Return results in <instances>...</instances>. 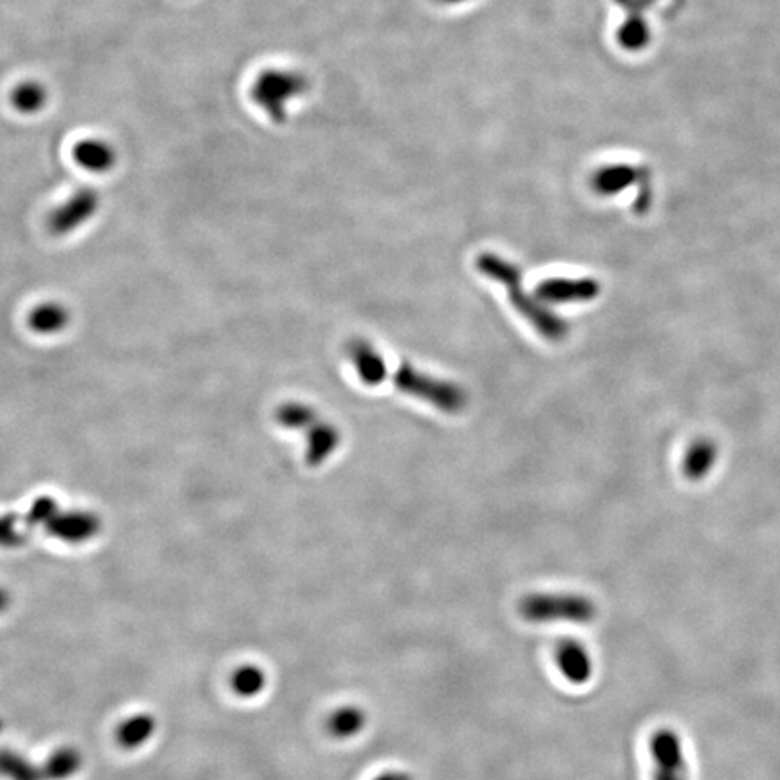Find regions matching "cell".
<instances>
[{
	"instance_id": "cell-1",
	"label": "cell",
	"mask_w": 780,
	"mask_h": 780,
	"mask_svg": "<svg viewBox=\"0 0 780 780\" xmlns=\"http://www.w3.org/2000/svg\"><path fill=\"white\" fill-rule=\"evenodd\" d=\"M477 268L488 279H493L506 288L513 307L539 331L540 335L551 342H560L566 338L569 331L566 320L555 315L551 309L544 306V302H540L539 298L530 297L526 293V289L522 286V271L515 264H511L510 260L486 253L477 260Z\"/></svg>"
},
{
	"instance_id": "cell-2",
	"label": "cell",
	"mask_w": 780,
	"mask_h": 780,
	"mask_svg": "<svg viewBox=\"0 0 780 780\" xmlns=\"http://www.w3.org/2000/svg\"><path fill=\"white\" fill-rule=\"evenodd\" d=\"M519 611L533 623H591L596 618V605L582 595H530L519 605Z\"/></svg>"
},
{
	"instance_id": "cell-3",
	"label": "cell",
	"mask_w": 780,
	"mask_h": 780,
	"mask_svg": "<svg viewBox=\"0 0 780 780\" xmlns=\"http://www.w3.org/2000/svg\"><path fill=\"white\" fill-rule=\"evenodd\" d=\"M394 383L401 392L427 401L446 414H457L465 409L468 403V396L461 387L450 381L430 378L427 374L416 371L409 363H401L400 369L394 374Z\"/></svg>"
},
{
	"instance_id": "cell-4",
	"label": "cell",
	"mask_w": 780,
	"mask_h": 780,
	"mask_svg": "<svg viewBox=\"0 0 780 780\" xmlns=\"http://www.w3.org/2000/svg\"><path fill=\"white\" fill-rule=\"evenodd\" d=\"M650 755L654 761V780H688L683 741L672 728H660L652 734Z\"/></svg>"
},
{
	"instance_id": "cell-5",
	"label": "cell",
	"mask_w": 780,
	"mask_h": 780,
	"mask_svg": "<svg viewBox=\"0 0 780 780\" xmlns=\"http://www.w3.org/2000/svg\"><path fill=\"white\" fill-rule=\"evenodd\" d=\"M100 197L91 188H82L75 195H71L64 205L55 208L49 219L47 228L53 235H67L75 232L82 224L87 223L98 210Z\"/></svg>"
},
{
	"instance_id": "cell-6",
	"label": "cell",
	"mask_w": 780,
	"mask_h": 780,
	"mask_svg": "<svg viewBox=\"0 0 780 780\" xmlns=\"http://www.w3.org/2000/svg\"><path fill=\"white\" fill-rule=\"evenodd\" d=\"M600 295V284L595 279H549L540 284L535 297L544 304L589 302Z\"/></svg>"
},
{
	"instance_id": "cell-7",
	"label": "cell",
	"mask_w": 780,
	"mask_h": 780,
	"mask_svg": "<svg viewBox=\"0 0 780 780\" xmlns=\"http://www.w3.org/2000/svg\"><path fill=\"white\" fill-rule=\"evenodd\" d=\"M47 533L65 542H85L93 539L102 528L100 519L91 511H67L56 513L46 524Z\"/></svg>"
},
{
	"instance_id": "cell-8",
	"label": "cell",
	"mask_w": 780,
	"mask_h": 780,
	"mask_svg": "<svg viewBox=\"0 0 780 780\" xmlns=\"http://www.w3.org/2000/svg\"><path fill=\"white\" fill-rule=\"evenodd\" d=\"M555 658H557L558 670H560L562 676H564L569 683H573V685H585V683H589V679H591L593 672H595L591 654L587 652V649H585L580 641H558Z\"/></svg>"
},
{
	"instance_id": "cell-9",
	"label": "cell",
	"mask_w": 780,
	"mask_h": 780,
	"mask_svg": "<svg viewBox=\"0 0 780 780\" xmlns=\"http://www.w3.org/2000/svg\"><path fill=\"white\" fill-rule=\"evenodd\" d=\"M347 354L353 362L354 369L358 372V378L369 385H380L387 378V365L385 360L381 358V354L372 347L369 342L365 340H351L347 344Z\"/></svg>"
},
{
	"instance_id": "cell-10",
	"label": "cell",
	"mask_w": 780,
	"mask_h": 780,
	"mask_svg": "<svg viewBox=\"0 0 780 780\" xmlns=\"http://www.w3.org/2000/svg\"><path fill=\"white\" fill-rule=\"evenodd\" d=\"M73 158L85 170L94 174H103L116 165V150L112 149L111 143L107 141L87 138L76 143Z\"/></svg>"
},
{
	"instance_id": "cell-11",
	"label": "cell",
	"mask_w": 780,
	"mask_h": 780,
	"mask_svg": "<svg viewBox=\"0 0 780 780\" xmlns=\"http://www.w3.org/2000/svg\"><path fill=\"white\" fill-rule=\"evenodd\" d=\"M717 461V446L712 439H697L683 457V474L690 481H703Z\"/></svg>"
},
{
	"instance_id": "cell-12",
	"label": "cell",
	"mask_w": 780,
	"mask_h": 780,
	"mask_svg": "<svg viewBox=\"0 0 780 780\" xmlns=\"http://www.w3.org/2000/svg\"><path fill=\"white\" fill-rule=\"evenodd\" d=\"M338 443H340V434L336 427L322 421L311 425L307 434V465H322L325 459L335 452Z\"/></svg>"
},
{
	"instance_id": "cell-13",
	"label": "cell",
	"mask_w": 780,
	"mask_h": 780,
	"mask_svg": "<svg viewBox=\"0 0 780 780\" xmlns=\"http://www.w3.org/2000/svg\"><path fill=\"white\" fill-rule=\"evenodd\" d=\"M67 307L56 302H46L35 307L29 315V327L38 335H55L69 324Z\"/></svg>"
},
{
	"instance_id": "cell-14",
	"label": "cell",
	"mask_w": 780,
	"mask_h": 780,
	"mask_svg": "<svg viewBox=\"0 0 780 780\" xmlns=\"http://www.w3.org/2000/svg\"><path fill=\"white\" fill-rule=\"evenodd\" d=\"M363 726H365V714L358 706H344L336 710L327 723L329 734L335 735L336 739L354 737L362 732Z\"/></svg>"
},
{
	"instance_id": "cell-15",
	"label": "cell",
	"mask_w": 780,
	"mask_h": 780,
	"mask_svg": "<svg viewBox=\"0 0 780 780\" xmlns=\"http://www.w3.org/2000/svg\"><path fill=\"white\" fill-rule=\"evenodd\" d=\"M47 102L46 87L38 84L35 80H26L20 82L13 93H11V103L17 111L22 114H35V112L44 109Z\"/></svg>"
},
{
	"instance_id": "cell-16",
	"label": "cell",
	"mask_w": 780,
	"mask_h": 780,
	"mask_svg": "<svg viewBox=\"0 0 780 780\" xmlns=\"http://www.w3.org/2000/svg\"><path fill=\"white\" fill-rule=\"evenodd\" d=\"M277 421H279L282 427L293 428H309L316 423L315 410L302 403H284L279 410H277Z\"/></svg>"
},
{
	"instance_id": "cell-17",
	"label": "cell",
	"mask_w": 780,
	"mask_h": 780,
	"mask_svg": "<svg viewBox=\"0 0 780 780\" xmlns=\"http://www.w3.org/2000/svg\"><path fill=\"white\" fill-rule=\"evenodd\" d=\"M266 685V676L257 667H242L233 676V688L242 697L257 696Z\"/></svg>"
},
{
	"instance_id": "cell-18",
	"label": "cell",
	"mask_w": 780,
	"mask_h": 780,
	"mask_svg": "<svg viewBox=\"0 0 780 780\" xmlns=\"http://www.w3.org/2000/svg\"><path fill=\"white\" fill-rule=\"evenodd\" d=\"M60 511L58 502L53 497H38L37 501L31 504L28 513H26V524L29 526H38V524H47L49 520L55 517Z\"/></svg>"
},
{
	"instance_id": "cell-19",
	"label": "cell",
	"mask_w": 780,
	"mask_h": 780,
	"mask_svg": "<svg viewBox=\"0 0 780 780\" xmlns=\"http://www.w3.org/2000/svg\"><path fill=\"white\" fill-rule=\"evenodd\" d=\"M17 522L19 517L15 515H0V546L15 548L26 540L24 533L17 530Z\"/></svg>"
},
{
	"instance_id": "cell-20",
	"label": "cell",
	"mask_w": 780,
	"mask_h": 780,
	"mask_svg": "<svg viewBox=\"0 0 780 780\" xmlns=\"http://www.w3.org/2000/svg\"><path fill=\"white\" fill-rule=\"evenodd\" d=\"M150 728H152V723H150L149 719H145V717L134 719V721H130L129 725L121 730V739H123L125 744L141 743L143 739H147Z\"/></svg>"
},
{
	"instance_id": "cell-21",
	"label": "cell",
	"mask_w": 780,
	"mask_h": 780,
	"mask_svg": "<svg viewBox=\"0 0 780 780\" xmlns=\"http://www.w3.org/2000/svg\"><path fill=\"white\" fill-rule=\"evenodd\" d=\"M376 780H412L409 773H403V771H389V773H383Z\"/></svg>"
}]
</instances>
